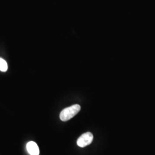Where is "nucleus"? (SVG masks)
I'll use <instances>...</instances> for the list:
<instances>
[{"instance_id": "nucleus-3", "label": "nucleus", "mask_w": 155, "mask_h": 155, "mask_svg": "<svg viewBox=\"0 0 155 155\" xmlns=\"http://www.w3.org/2000/svg\"><path fill=\"white\" fill-rule=\"evenodd\" d=\"M27 150L30 155H39V147L34 141H29L27 144Z\"/></svg>"}, {"instance_id": "nucleus-4", "label": "nucleus", "mask_w": 155, "mask_h": 155, "mask_svg": "<svg viewBox=\"0 0 155 155\" xmlns=\"http://www.w3.org/2000/svg\"><path fill=\"white\" fill-rule=\"evenodd\" d=\"M8 70V64L6 61L0 58V71L2 72H6Z\"/></svg>"}, {"instance_id": "nucleus-1", "label": "nucleus", "mask_w": 155, "mask_h": 155, "mask_svg": "<svg viewBox=\"0 0 155 155\" xmlns=\"http://www.w3.org/2000/svg\"><path fill=\"white\" fill-rule=\"evenodd\" d=\"M81 110V106L75 104L64 109L60 114V118L62 121H67L76 116Z\"/></svg>"}, {"instance_id": "nucleus-2", "label": "nucleus", "mask_w": 155, "mask_h": 155, "mask_svg": "<svg viewBox=\"0 0 155 155\" xmlns=\"http://www.w3.org/2000/svg\"><path fill=\"white\" fill-rule=\"evenodd\" d=\"M93 135L91 132L84 133L78 139L77 145L81 148L85 147L93 142Z\"/></svg>"}]
</instances>
